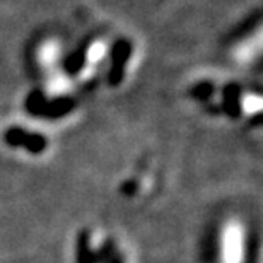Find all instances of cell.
<instances>
[{"instance_id": "cell-1", "label": "cell", "mask_w": 263, "mask_h": 263, "mask_svg": "<svg viewBox=\"0 0 263 263\" xmlns=\"http://www.w3.org/2000/svg\"><path fill=\"white\" fill-rule=\"evenodd\" d=\"M245 253V234L239 224L229 222L220 233V258L224 263H241Z\"/></svg>"}]
</instances>
